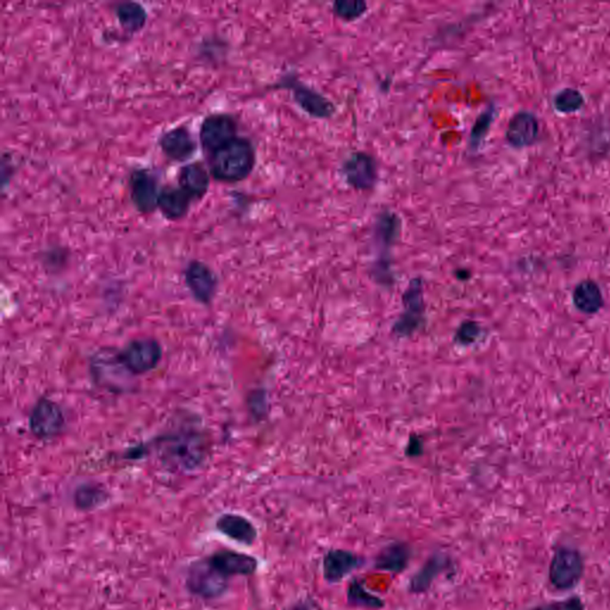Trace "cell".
Instances as JSON below:
<instances>
[{"instance_id":"obj_1","label":"cell","mask_w":610,"mask_h":610,"mask_svg":"<svg viewBox=\"0 0 610 610\" xmlns=\"http://www.w3.org/2000/svg\"><path fill=\"white\" fill-rule=\"evenodd\" d=\"M210 174L217 181L237 184L252 174L257 153L250 139L237 136L208 157Z\"/></svg>"},{"instance_id":"obj_2","label":"cell","mask_w":610,"mask_h":610,"mask_svg":"<svg viewBox=\"0 0 610 610\" xmlns=\"http://www.w3.org/2000/svg\"><path fill=\"white\" fill-rule=\"evenodd\" d=\"M584 574V560L578 550L559 546L550 564V582L558 590L577 587Z\"/></svg>"},{"instance_id":"obj_3","label":"cell","mask_w":610,"mask_h":610,"mask_svg":"<svg viewBox=\"0 0 610 610\" xmlns=\"http://www.w3.org/2000/svg\"><path fill=\"white\" fill-rule=\"evenodd\" d=\"M237 136V119L224 112L206 116L199 129V141L206 157Z\"/></svg>"},{"instance_id":"obj_4","label":"cell","mask_w":610,"mask_h":610,"mask_svg":"<svg viewBox=\"0 0 610 610\" xmlns=\"http://www.w3.org/2000/svg\"><path fill=\"white\" fill-rule=\"evenodd\" d=\"M119 363L129 373L143 374L156 369L161 359L159 343L153 339H136L129 342L118 354Z\"/></svg>"},{"instance_id":"obj_5","label":"cell","mask_w":610,"mask_h":610,"mask_svg":"<svg viewBox=\"0 0 610 610\" xmlns=\"http://www.w3.org/2000/svg\"><path fill=\"white\" fill-rule=\"evenodd\" d=\"M227 580L206 559L192 564L189 569L187 585L192 594L203 598H215L227 590Z\"/></svg>"},{"instance_id":"obj_6","label":"cell","mask_w":610,"mask_h":610,"mask_svg":"<svg viewBox=\"0 0 610 610\" xmlns=\"http://www.w3.org/2000/svg\"><path fill=\"white\" fill-rule=\"evenodd\" d=\"M132 205L139 213H152L157 209L160 191L153 173L148 170H135L129 178Z\"/></svg>"},{"instance_id":"obj_7","label":"cell","mask_w":610,"mask_h":610,"mask_svg":"<svg viewBox=\"0 0 610 610\" xmlns=\"http://www.w3.org/2000/svg\"><path fill=\"white\" fill-rule=\"evenodd\" d=\"M343 175L350 187L366 191L373 189L378 179L376 160L369 154L354 153L343 164Z\"/></svg>"},{"instance_id":"obj_8","label":"cell","mask_w":610,"mask_h":610,"mask_svg":"<svg viewBox=\"0 0 610 610\" xmlns=\"http://www.w3.org/2000/svg\"><path fill=\"white\" fill-rule=\"evenodd\" d=\"M65 417L60 406L49 399L42 398L30 415V429L35 436L47 439L64 429Z\"/></svg>"},{"instance_id":"obj_9","label":"cell","mask_w":610,"mask_h":610,"mask_svg":"<svg viewBox=\"0 0 610 610\" xmlns=\"http://www.w3.org/2000/svg\"><path fill=\"white\" fill-rule=\"evenodd\" d=\"M283 87L293 91V100L298 107L313 117L327 118L335 112L334 104L328 98L304 85L303 83L298 82V80L287 78L286 82H284Z\"/></svg>"},{"instance_id":"obj_10","label":"cell","mask_w":610,"mask_h":610,"mask_svg":"<svg viewBox=\"0 0 610 610\" xmlns=\"http://www.w3.org/2000/svg\"><path fill=\"white\" fill-rule=\"evenodd\" d=\"M159 146L168 159L177 163L190 160L197 150V142L195 141L192 132L184 125L164 132L160 136Z\"/></svg>"},{"instance_id":"obj_11","label":"cell","mask_w":610,"mask_h":610,"mask_svg":"<svg viewBox=\"0 0 610 610\" xmlns=\"http://www.w3.org/2000/svg\"><path fill=\"white\" fill-rule=\"evenodd\" d=\"M217 571L223 576H251L258 569V560L254 557L245 555V553L230 551V550H221L208 558Z\"/></svg>"},{"instance_id":"obj_12","label":"cell","mask_w":610,"mask_h":610,"mask_svg":"<svg viewBox=\"0 0 610 610\" xmlns=\"http://www.w3.org/2000/svg\"><path fill=\"white\" fill-rule=\"evenodd\" d=\"M185 279L192 294L202 303L209 304L217 289V277L208 265L201 261L189 264Z\"/></svg>"},{"instance_id":"obj_13","label":"cell","mask_w":610,"mask_h":610,"mask_svg":"<svg viewBox=\"0 0 610 610\" xmlns=\"http://www.w3.org/2000/svg\"><path fill=\"white\" fill-rule=\"evenodd\" d=\"M360 566V558L356 553L346 550H331L325 553L322 570L328 583H340Z\"/></svg>"},{"instance_id":"obj_14","label":"cell","mask_w":610,"mask_h":610,"mask_svg":"<svg viewBox=\"0 0 610 610\" xmlns=\"http://www.w3.org/2000/svg\"><path fill=\"white\" fill-rule=\"evenodd\" d=\"M178 187L187 192L194 201H201L208 194L210 172L199 161L184 165L179 170Z\"/></svg>"},{"instance_id":"obj_15","label":"cell","mask_w":610,"mask_h":610,"mask_svg":"<svg viewBox=\"0 0 610 610\" xmlns=\"http://www.w3.org/2000/svg\"><path fill=\"white\" fill-rule=\"evenodd\" d=\"M166 455L175 464L191 470L201 464L203 451L201 444L195 437L181 436L168 440Z\"/></svg>"},{"instance_id":"obj_16","label":"cell","mask_w":610,"mask_h":610,"mask_svg":"<svg viewBox=\"0 0 610 610\" xmlns=\"http://www.w3.org/2000/svg\"><path fill=\"white\" fill-rule=\"evenodd\" d=\"M539 135V122L529 112H518L508 124L506 138L517 148L531 146Z\"/></svg>"},{"instance_id":"obj_17","label":"cell","mask_w":610,"mask_h":610,"mask_svg":"<svg viewBox=\"0 0 610 610\" xmlns=\"http://www.w3.org/2000/svg\"><path fill=\"white\" fill-rule=\"evenodd\" d=\"M194 201L181 188L165 187L161 189L157 209L168 221L181 220L187 216Z\"/></svg>"},{"instance_id":"obj_18","label":"cell","mask_w":610,"mask_h":610,"mask_svg":"<svg viewBox=\"0 0 610 610\" xmlns=\"http://www.w3.org/2000/svg\"><path fill=\"white\" fill-rule=\"evenodd\" d=\"M217 529L228 538L245 545H253L258 538L257 528L248 518L237 514H224L217 520Z\"/></svg>"},{"instance_id":"obj_19","label":"cell","mask_w":610,"mask_h":610,"mask_svg":"<svg viewBox=\"0 0 610 610\" xmlns=\"http://www.w3.org/2000/svg\"><path fill=\"white\" fill-rule=\"evenodd\" d=\"M412 550L405 542H392L385 546L376 558L377 569L399 574L408 566Z\"/></svg>"},{"instance_id":"obj_20","label":"cell","mask_w":610,"mask_h":610,"mask_svg":"<svg viewBox=\"0 0 610 610\" xmlns=\"http://www.w3.org/2000/svg\"><path fill=\"white\" fill-rule=\"evenodd\" d=\"M573 298L577 309L585 314L598 313L603 304L601 289L592 280H584L578 284Z\"/></svg>"},{"instance_id":"obj_21","label":"cell","mask_w":610,"mask_h":610,"mask_svg":"<svg viewBox=\"0 0 610 610\" xmlns=\"http://www.w3.org/2000/svg\"><path fill=\"white\" fill-rule=\"evenodd\" d=\"M445 566H446V560L444 557H432L413 577L412 582H410V590L416 592V594L426 591L432 585L433 581L439 576Z\"/></svg>"},{"instance_id":"obj_22","label":"cell","mask_w":610,"mask_h":610,"mask_svg":"<svg viewBox=\"0 0 610 610\" xmlns=\"http://www.w3.org/2000/svg\"><path fill=\"white\" fill-rule=\"evenodd\" d=\"M116 16L122 28L132 33L141 30L147 20L146 10L138 3H122L116 8Z\"/></svg>"},{"instance_id":"obj_23","label":"cell","mask_w":610,"mask_h":610,"mask_svg":"<svg viewBox=\"0 0 610 610\" xmlns=\"http://www.w3.org/2000/svg\"><path fill=\"white\" fill-rule=\"evenodd\" d=\"M347 599L349 603L363 608L380 609L384 606L383 599L371 594L359 581H353L347 589Z\"/></svg>"},{"instance_id":"obj_24","label":"cell","mask_w":610,"mask_h":610,"mask_svg":"<svg viewBox=\"0 0 610 610\" xmlns=\"http://www.w3.org/2000/svg\"><path fill=\"white\" fill-rule=\"evenodd\" d=\"M333 12L343 20H354L360 19L367 12V4L361 0L352 2H336L333 5Z\"/></svg>"},{"instance_id":"obj_25","label":"cell","mask_w":610,"mask_h":610,"mask_svg":"<svg viewBox=\"0 0 610 610\" xmlns=\"http://www.w3.org/2000/svg\"><path fill=\"white\" fill-rule=\"evenodd\" d=\"M583 103L584 100L582 94L574 89L560 91L555 98V107L557 110L564 112V114H570V112L577 111Z\"/></svg>"},{"instance_id":"obj_26","label":"cell","mask_w":610,"mask_h":610,"mask_svg":"<svg viewBox=\"0 0 610 610\" xmlns=\"http://www.w3.org/2000/svg\"><path fill=\"white\" fill-rule=\"evenodd\" d=\"M584 603L578 596H571V598L564 599V601H553L545 603L536 606L532 610H584Z\"/></svg>"},{"instance_id":"obj_27","label":"cell","mask_w":610,"mask_h":610,"mask_svg":"<svg viewBox=\"0 0 610 610\" xmlns=\"http://www.w3.org/2000/svg\"><path fill=\"white\" fill-rule=\"evenodd\" d=\"M490 118L492 117H490L489 114H484L476 122L475 128H473L471 132V146L478 145L482 135L486 132V128L489 127Z\"/></svg>"},{"instance_id":"obj_28","label":"cell","mask_w":610,"mask_h":610,"mask_svg":"<svg viewBox=\"0 0 610 610\" xmlns=\"http://www.w3.org/2000/svg\"><path fill=\"white\" fill-rule=\"evenodd\" d=\"M98 493H94V490L84 489L80 490L78 496H76V501H78L79 506L82 507H91L94 504V501L97 502Z\"/></svg>"}]
</instances>
